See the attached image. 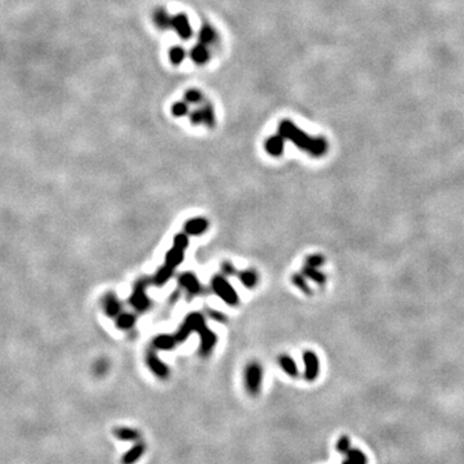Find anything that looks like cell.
Returning a JSON list of instances; mask_svg holds the SVG:
<instances>
[{
	"label": "cell",
	"mask_w": 464,
	"mask_h": 464,
	"mask_svg": "<svg viewBox=\"0 0 464 464\" xmlns=\"http://www.w3.org/2000/svg\"><path fill=\"white\" fill-rule=\"evenodd\" d=\"M279 364L280 366H281L282 370H284L288 376L292 377V378H297L299 371H298L297 364H295L294 359L290 358V356L288 355H281L279 358Z\"/></svg>",
	"instance_id": "ac0fdd59"
},
{
	"label": "cell",
	"mask_w": 464,
	"mask_h": 464,
	"mask_svg": "<svg viewBox=\"0 0 464 464\" xmlns=\"http://www.w3.org/2000/svg\"><path fill=\"white\" fill-rule=\"evenodd\" d=\"M209 315H210L211 317H213L216 321H219V323H224V321H226V317H224V316L222 315V313H219V312L209 311Z\"/></svg>",
	"instance_id": "e575fe53"
},
{
	"label": "cell",
	"mask_w": 464,
	"mask_h": 464,
	"mask_svg": "<svg viewBox=\"0 0 464 464\" xmlns=\"http://www.w3.org/2000/svg\"><path fill=\"white\" fill-rule=\"evenodd\" d=\"M292 281H293V284H294L295 287L300 290V292H303L305 294H307V295L312 294V292H311V288L308 287V284H307V280H306V277L303 276V275L294 274L292 276Z\"/></svg>",
	"instance_id": "cb8c5ba5"
},
{
	"label": "cell",
	"mask_w": 464,
	"mask_h": 464,
	"mask_svg": "<svg viewBox=\"0 0 464 464\" xmlns=\"http://www.w3.org/2000/svg\"><path fill=\"white\" fill-rule=\"evenodd\" d=\"M178 282L183 289L187 290L190 294L196 295L201 292V285L199 282L198 277L191 272H183L182 275L178 276Z\"/></svg>",
	"instance_id": "30bf717a"
},
{
	"label": "cell",
	"mask_w": 464,
	"mask_h": 464,
	"mask_svg": "<svg viewBox=\"0 0 464 464\" xmlns=\"http://www.w3.org/2000/svg\"><path fill=\"white\" fill-rule=\"evenodd\" d=\"M112 435L121 441H133V442H137V441H139V438H141L139 431L129 427L115 428V430L112 431Z\"/></svg>",
	"instance_id": "5bb4252c"
},
{
	"label": "cell",
	"mask_w": 464,
	"mask_h": 464,
	"mask_svg": "<svg viewBox=\"0 0 464 464\" xmlns=\"http://www.w3.org/2000/svg\"><path fill=\"white\" fill-rule=\"evenodd\" d=\"M103 310L110 317H116L119 313H121V303L114 294H107L103 298Z\"/></svg>",
	"instance_id": "7c38bea8"
},
{
	"label": "cell",
	"mask_w": 464,
	"mask_h": 464,
	"mask_svg": "<svg viewBox=\"0 0 464 464\" xmlns=\"http://www.w3.org/2000/svg\"><path fill=\"white\" fill-rule=\"evenodd\" d=\"M347 460L351 461L352 464H366L368 463V459L366 455L363 451L358 450V449H350L347 451Z\"/></svg>",
	"instance_id": "603a6c76"
},
{
	"label": "cell",
	"mask_w": 464,
	"mask_h": 464,
	"mask_svg": "<svg viewBox=\"0 0 464 464\" xmlns=\"http://www.w3.org/2000/svg\"><path fill=\"white\" fill-rule=\"evenodd\" d=\"M343 464H352V463H351V461H348V460H347V459H346V460L343 461Z\"/></svg>",
	"instance_id": "d590c367"
},
{
	"label": "cell",
	"mask_w": 464,
	"mask_h": 464,
	"mask_svg": "<svg viewBox=\"0 0 464 464\" xmlns=\"http://www.w3.org/2000/svg\"><path fill=\"white\" fill-rule=\"evenodd\" d=\"M263 382V369L261 364L251 363L245 366L244 371V384L245 389L251 396H258Z\"/></svg>",
	"instance_id": "7a4b0ae2"
},
{
	"label": "cell",
	"mask_w": 464,
	"mask_h": 464,
	"mask_svg": "<svg viewBox=\"0 0 464 464\" xmlns=\"http://www.w3.org/2000/svg\"><path fill=\"white\" fill-rule=\"evenodd\" d=\"M222 270H223L224 275H227V276H232V275H238V272H236V269L234 266H232V264L229 263V262H224L223 266H222Z\"/></svg>",
	"instance_id": "836d02e7"
},
{
	"label": "cell",
	"mask_w": 464,
	"mask_h": 464,
	"mask_svg": "<svg viewBox=\"0 0 464 464\" xmlns=\"http://www.w3.org/2000/svg\"><path fill=\"white\" fill-rule=\"evenodd\" d=\"M155 22H156L160 27H163V29H167V27H169L170 25H172V19L168 16L167 12L163 11V9H159V11L155 13Z\"/></svg>",
	"instance_id": "484cf974"
},
{
	"label": "cell",
	"mask_w": 464,
	"mask_h": 464,
	"mask_svg": "<svg viewBox=\"0 0 464 464\" xmlns=\"http://www.w3.org/2000/svg\"><path fill=\"white\" fill-rule=\"evenodd\" d=\"M164 261H165V266H168V267H170V269L174 270L175 267H178L183 261H185V251H181V249L174 248V246H173L170 251L167 252Z\"/></svg>",
	"instance_id": "2e32d148"
},
{
	"label": "cell",
	"mask_w": 464,
	"mask_h": 464,
	"mask_svg": "<svg viewBox=\"0 0 464 464\" xmlns=\"http://www.w3.org/2000/svg\"><path fill=\"white\" fill-rule=\"evenodd\" d=\"M172 111L174 116H183V115H186V112H187V104L183 103V102H178V103H175L174 106H173Z\"/></svg>",
	"instance_id": "1f68e13d"
},
{
	"label": "cell",
	"mask_w": 464,
	"mask_h": 464,
	"mask_svg": "<svg viewBox=\"0 0 464 464\" xmlns=\"http://www.w3.org/2000/svg\"><path fill=\"white\" fill-rule=\"evenodd\" d=\"M116 325L118 328H120L121 330H129V329L133 328L136 325V316L132 315L129 312L119 313L116 316Z\"/></svg>",
	"instance_id": "ffe728a7"
},
{
	"label": "cell",
	"mask_w": 464,
	"mask_h": 464,
	"mask_svg": "<svg viewBox=\"0 0 464 464\" xmlns=\"http://www.w3.org/2000/svg\"><path fill=\"white\" fill-rule=\"evenodd\" d=\"M172 276H173V269H170V267L165 266L164 264V266L160 267V269L157 270V272L155 274L152 281H154V284L156 285V287H163V285H165L170 279H172Z\"/></svg>",
	"instance_id": "d6986e66"
},
{
	"label": "cell",
	"mask_w": 464,
	"mask_h": 464,
	"mask_svg": "<svg viewBox=\"0 0 464 464\" xmlns=\"http://www.w3.org/2000/svg\"><path fill=\"white\" fill-rule=\"evenodd\" d=\"M211 289H213L214 293H216V294L228 306L239 305V294L236 293V290L234 289V287L229 284L228 280H227L226 277L221 276V275L214 276L213 279H211Z\"/></svg>",
	"instance_id": "277c9868"
},
{
	"label": "cell",
	"mask_w": 464,
	"mask_h": 464,
	"mask_svg": "<svg viewBox=\"0 0 464 464\" xmlns=\"http://www.w3.org/2000/svg\"><path fill=\"white\" fill-rule=\"evenodd\" d=\"M191 57H192V60L195 61L196 63H205L209 58L208 50H206L203 45H198V47L193 48L192 52H191Z\"/></svg>",
	"instance_id": "d4e9b609"
},
{
	"label": "cell",
	"mask_w": 464,
	"mask_h": 464,
	"mask_svg": "<svg viewBox=\"0 0 464 464\" xmlns=\"http://www.w3.org/2000/svg\"><path fill=\"white\" fill-rule=\"evenodd\" d=\"M216 39V32L210 26H204L200 32V42L203 44H210Z\"/></svg>",
	"instance_id": "4316f807"
},
{
	"label": "cell",
	"mask_w": 464,
	"mask_h": 464,
	"mask_svg": "<svg viewBox=\"0 0 464 464\" xmlns=\"http://www.w3.org/2000/svg\"><path fill=\"white\" fill-rule=\"evenodd\" d=\"M303 363H305V377L308 382H313L318 377L320 371V363L318 359L312 351H306L303 353Z\"/></svg>",
	"instance_id": "8992f818"
},
{
	"label": "cell",
	"mask_w": 464,
	"mask_h": 464,
	"mask_svg": "<svg viewBox=\"0 0 464 464\" xmlns=\"http://www.w3.org/2000/svg\"><path fill=\"white\" fill-rule=\"evenodd\" d=\"M351 449V442H350V438L347 437V436H342L341 438L338 440L336 442V450L339 453H346Z\"/></svg>",
	"instance_id": "4dcf8cb0"
},
{
	"label": "cell",
	"mask_w": 464,
	"mask_h": 464,
	"mask_svg": "<svg viewBox=\"0 0 464 464\" xmlns=\"http://www.w3.org/2000/svg\"><path fill=\"white\" fill-rule=\"evenodd\" d=\"M280 136L292 139L295 146L307 151L312 156H323L328 149V144L324 138H312L305 132L298 131L290 121H282L280 126Z\"/></svg>",
	"instance_id": "6da1fadb"
},
{
	"label": "cell",
	"mask_w": 464,
	"mask_h": 464,
	"mask_svg": "<svg viewBox=\"0 0 464 464\" xmlns=\"http://www.w3.org/2000/svg\"><path fill=\"white\" fill-rule=\"evenodd\" d=\"M199 334H200V341H201L200 342L201 353H204V355H208V353L211 352V350H213L214 347H216L218 338H217L216 334H214L213 331L208 328V326H204V328L199 331Z\"/></svg>",
	"instance_id": "9c48e42d"
},
{
	"label": "cell",
	"mask_w": 464,
	"mask_h": 464,
	"mask_svg": "<svg viewBox=\"0 0 464 464\" xmlns=\"http://www.w3.org/2000/svg\"><path fill=\"white\" fill-rule=\"evenodd\" d=\"M146 451V443L144 441H137L121 458V464H136Z\"/></svg>",
	"instance_id": "8fae6325"
},
{
	"label": "cell",
	"mask_w": 464,
	"mask_h": 464,
	"mask_svg": "<svg viewBox=\"0 0 464 464\" xmlns=\"http://www.w3.org/2000/svg\"><path fill=\"white\" fill-rule=\"evenodd\" d=\"M204 326H206V324L205 318H204V316L201 315V313L199 312L190 313V315L183 320L182 325L180 326L178 331L175 333L174 335L175 341H177V343H182V342H185L192 333H195V331L199 333Z\"/></svg>",
	"instance_id": "3957f363"
},
{
	"label": "cell",
	"mask_w": 464,
	"mask_h": 464,
	"mask_svg": "<svg viewBox=\"0 0 464 464\" xmlns=\"http://www.w3.org/2000/svg\"><path fill=\"white\" fill-rule=\"evenodd\" d=\"M264 149L271 156H281L282 151H284V138H282V136L270 137L264 144Z\"/></svg>",
	"instance_id": "4fadbf2b"
},
{
	"label": "cell",
	"mask_w": 464,
	"mask_h": 464,
	"mask_svg": "<svg viewBox=\"0 0 464 464\" xmlns=\"http://www.w3.org/2000/svg\"><path fill=\"white\" fill-rule=\"evenodd\" d=\"M146 363L149 365V368L151 369L152 373L156 377H159V378H167L169 376V368H168V365L157 358V355L154 351H149L147 352Z\"/></svg>",
	"instance_id": "52a82bcc"
},
{
	"label": "cell",
	"mask_w": 464,
	"mask_h": 464,
	"mask_svg": "<svg viewBox=\"0 0 464 464\" xmlns=\"http://www.w3.org/2000/svg\"><path fill=\"white\" fill-rule=\"evenodd\" d=\"M172 25L177 29L178 34L182 38L188 39V38L191 37V26L190 24H188V20L186 16L180 14V16L175 17V19H172Z\"/></svg>",
	"instance_id": "e0dca14e"
},
{
	"label": "cell",
	"mask_w": 464,
	"mask_h": 464,
	"mask_svg": "<svg viewBox=\"0 0 464 464\" xmlns=\"http://www.w3.org/2000/svg\"><path fill=\"white\" fill-rule=\"evenodd\" d=\"M185 98L187 99L188 102H199L201 99V94L200 92L198 91H188L187 93L185 94Z\"/></svg>",
	"instance_id": "d6a6232c"
},
{
	"label": "cell",
	"mask_w": 464,
	"mask_h": 464,
	"mask_svg": "<svg viewBox=\"0 0 464 464\" xmlns=\"http://www.w3.org/2000/svg\"><path fill=\"white\" fill-rule=\"evenodd\" d=\"M208 227H209L208 219L198 217V218L188 219L185 223V226H183V229H185V232L188 236H199L203 235L204 232L208 229Z\"/></svg>",
	"instance_id": "ba28073f"
},
{
	"label": "cell",
	"mask_w": 464,
	"mask_h": 464,
	"mask_svg": "<svg viewBox=\"0 0 464 464\" xmlns=\"http://www.w3.org/2000/svg\"><path fill=\"white\" fill-rule=\"evenodd\" d=\"M186 57V53L182 48L180 47H175L170 49V60H172L173 63H181Z\"/></svg>",
	"instance_id": "f546056e"
},
{
	"label": "cell",
	"mask_w": 464,
	"mask_h": 464,
	"mask_svg": "<svg viewBox=\"0 0 464 464\" xmlns=\"http://www.w3.org/2000/svg\"><path fill=\"white\" fill-rule=\"evenodd\" d=\"M239 280H240L241 284H243L245 288H248V289H253V288L257 285L258 277H257V274L254 271H252V270H246V271L239 272Z\"/></svg>",
	"instance_id": "7402d4cb"
},
{
	"label": "cell",
	"mask_w": 464,
	"mask_h": 464,
	"mask_svg": "<svg viewBox=\"0 0 464 464\" xmlns=\"http://www.w3.org/2000/svg\"><path fill=\"white\" fill-rule=\"evenodd\" d=\"M188 243L190 241H188V235L186 232L185 234H178L173 239V246L181 249V251H186L188 248Z\"/></svg>",
	"instance_id": "83f0119b"
},
{
	"label": "cell",
	"mask_w": 464,
	"mask_h": 464,
	"mask_svg": "<svg viewBox=\"0 0 464 464\" xmlns=\"http://www.w3.org/2000/svg\"><path fill=\"white\" fill-rule=\"evenodd\" d=\"M154 347L156 350L162 351H170L173 350L175 346H177V341H175L174 335H169V334H160L152 342Z\"/></svg>",
	"instance_id": "9a60e30c"
},
{
	"label": "cell",
	"mask_w": 464,
	"mask_h": 464,
	"mask_svg": "<svg viewBox=\"0 0 464 464\" xmlns=\"http://www.w3.org/2000/svg\"><path fill=\"white\" fill-rule=\"evenodd\" d=\"M302 275L305 277H307V279L312 280V281L317 282V284H320V285H323L324 282L326 281V276L323 274V272L318 271L317 269H313V267L306 266V264L302 270Z\"/></svg>",
	"instance_id": "44dd1931"
},
{
	"label": "cell",
	"mask_w": 464,
	"mask_h": 464,
	"mask_svg": "<svg viewBox=\"0 0 464 464\" xmlns=\"http://www.w3.org/2000/svg\"><path fill=\"white\" fill-rule=\"evenodd\" d=\"M129 303L132 305V307L136 308V311H139V312H144L150 307V298L146 294L145 281L137 282L131 298H129Z\"/></svg>",
	"instance_id": "5b68a950"
},
{
	"label": "cell",
	"mask_w": 464,
	"mask_h": 464,
	"mask_svg": "<svg viewBox=\"0 0 464 464\" xmlns=\"http://www.w3.org/2000/svg\"><path fill=\"white\" fill-rule=\"evenodd\" d=\"M324 262H325V259H324L323 256H320V254H312V256H308L306 258V266L317 269V267L323 266Z\"/></svg>",
	"instance_id": "f1b7e54d"
}]
</instances>
